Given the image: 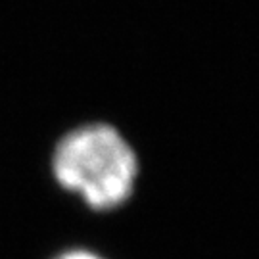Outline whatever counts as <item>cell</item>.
Returning <instances> with one entry per match:
<instances>
[{
	"label": "cell",
	"instance_id": "cell-2",
	"mask_svg": "<svg viewBox=\"0 0 259 259\" xmlns=\"http://www.w3.org/2000/svg\"><path fill=\"white\" fill-rule=\"evenodd\" d=\"M56 259H104L100 255H96L93 251H87V250H71V251H65L62 255H58Z\"/></svg>",
	"mask_w": 259,
	"mask_h": 259
},
{
	"label": "cell",
	"instance_id": "cell-1",
	"mask_svg": "<svg viewBox=\"0 0 259 259\" xmlns=\"http://www.w3.org/2000/svg\"><path fill=\"white\" fill-rule=\"evenodd\" d=\"M56 181L94 209H113L135 190L139 161L117 129L104 123L77 127L58 142L52 157Z\"/></svg>",
	"mask_w": 259,
	"mask_h": 259
}]
</instances>
